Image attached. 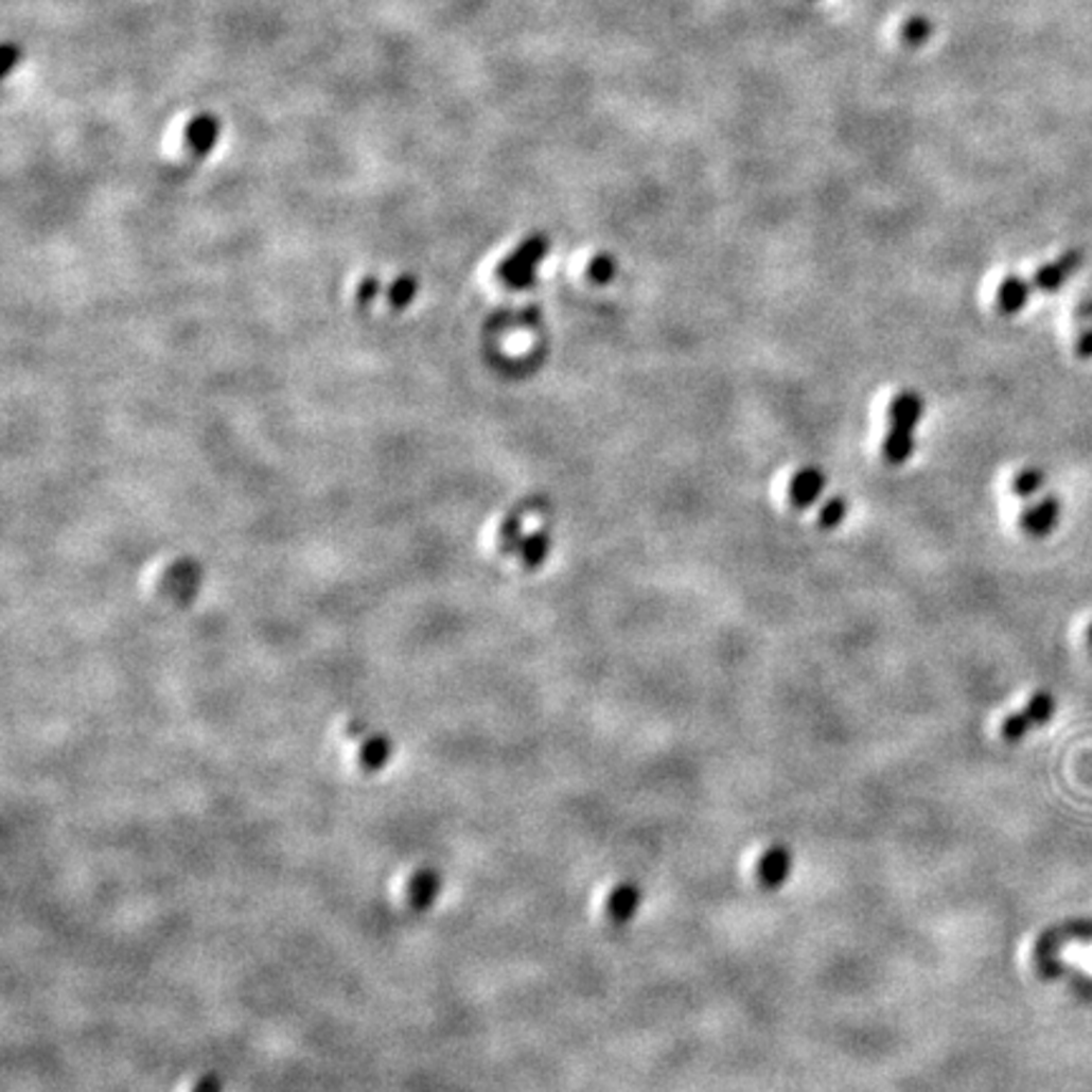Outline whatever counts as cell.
<instances>
[{
    "mask_svg": "<svg viewBox=\"0 0 1092 1092\" xmlns=\"http://www.w3.org/2000/svg\"><path fill=\"white\" fill-rule=\"evenodd\" d=\"M546 251H549V239H544V235L536 233L524 239L518 243L516 251L501 263V268H498V276H501L504 284L511 288L531 286L539 261L544 259Z\"/></svg>",
    "mask_w": 1092,
    "mask_h": 1092,
    "instance_id": "cell-1",
    "label": "cell"
},
{
    "mask_svg": "<svg viewBox=\"0 0 1092 1092\" xmlns=\"http://www.w3.org/2000/svg\"><path fill=\"white\" fill-rule=\"evenodd\" d=\"M1052 716H1055V695H1050L1047 690H1037V693L1024 703L1022 710L1006 716L1002 723V736L1006 741H1019L1024 734H1029L1032 728L1047 723Z\"/></svg>",
    "mask_w": 1092,
    "mask_h": 1092,
    "instance_id": "cell-2",
    "label": "cell"
},
{
    "mask_svg": "<svg viewBox=\"0 0 1092 1092\" xmlns=\"http://www.w3.org/2000/svg\"><path fill=\"white\" fill-rule=\"evenodd\" d=\"M1060 516H1062L1060 498H1057V496H1044L1042 501H1035V504L1027 506V509L1022 511V518H1019V524H1022V531L1027 536L1042 539V536H1050L1052 531L1057 529V524H1060Z\"/></svg>",
    "mask_w": 1092,
    "mask_h": 1092,
    "instance_id": "cell-3",
    "label": "cell"
},
{
    "mask_svg": "<svg viewBox=\"0 0 1092 1092\" xmlns=\"http://www.w3.org/2000/svg\"><path fill=\"white\" fill-rule=\"evenodd\" d=\"M1080 266H1082L1080 251H1064L1060 259L1039 266L1035 279H1032V284H1035V288H1039V292L1055 294V292H1060L1070 276H1075L1077 271H1080Z\"/></svg>",
    "mask_w": 1092,
    "mask_h": 1092,
    "instance_id": "cell-4",
    "label": "cell"
},
{
    "mask_svg": "<svg viewBox=\"0 0 1092 1092\" xmlns=\"http://www.w3.org/2000/svg\"><path fill=\"white\" fill-rule=\"evenodd\" d=\"M789 875H792V852L785 845L767 847L756 863V883L764 891H776L787 883Z\"/></svg>",
    "mask_w": 1092,
    "mask_h": 1092,
    "instance_id": "cell-5",
    "label": "cell"
},
{
    "mask_svg": "<svg viewBox=\"0 0 1092 1092\" xmlns=\"http://www.w3.org/2000/svg\"><path fill=\"white\" fill-rule=\"evenodd\" d=\"M825 473L814 469V465H807V469L794 473L792 481H789V504L797 511H805L809 506H814V501L822 496V491H825Z\"/></svg>",
    "mask_w": 1092,
    "mask_h": 1092,
    "instance_id": "cell-6",
    "label": "cell"
},
{
    "mask_svg": "<svg viewBox=\"0 0 1092 1092\" xmlns=\"http://www.w3.org/2000/svg\"><path fill=\"white\" fill-rule=\"evenodd\" d=\"M1032 292H1035V284L1024 276H1006L997 292V309L1004 314V317H1015V314L1022 312L1024 306L1029 304Z\"/></svg>",
    "mask_w": 1092,
    "mask_h": 1092,
    "instance_id": "cell-7",
    "label": "cell"
},
{
    "mask_svg": "<svg viewBox=\"0 0 1092 1092\" xmlns=\"http://www.w3.org/2000/svg\"><path fill=\"white\" fill-rule=\"evenodd\" d=\"M926 403L918 392L905 390L898 392L896 398L891 400V407H887V423L891 427H903V430H916V425L923 418Z\"/></svg>",
    "mask_w": 1092,
    "mask_h": 1092,
    "instance_id": "cell-8",
    "label": "cell"
},
{
    "mask_svg": "<svg viewBox=\"0 0 1092 1092\" xmlns=\"http://www.w3.org/2000/svg\"><path fill=\"white\" fill-rule=\"evenodd\" d=\"M637 905H640V887L635 883H620L610 893V898L604 900V913H607L612 923L620 926L633 920Z\"/></svg>",
    "mask_w": 1092,
    "mask_h": 1092,
    "instance_id": "cell-9",
    "label": "cell"
},
{
    "mask_svg": "<svg viewBox=\"0 0 1092 1092\" xmlns=\"http://www.w3.org/2000/svg\"><path fill=\"white\" fill-rule=\"evenodd\" d=\"M916 430H903V427H891L883 438V460L891 465H903L916 451Z\"/></svg>",
    "mask_w": 1092,
    "mask_h": 1092,
    "instance_id": "cell-10",
    "label": "cell"
},
{
    "mask_svg": "<svg viewBox=\"0 0 1092 1092\" xmlns=\"http://www.w3.org/2000/svg\"><path fill=\"white\" fill-rule=\"evenodd\" d=\"M215 135H218V124H215L213 117H197L188 129V142L193 144L195 153L206 155L213 147Z\"/></svg>",
    "mask_w": 1092,
    "mask_h": 1092,
    "instance_id": "cell-11",
    "label": "cell"
},
{
    "mask_svg": "<svg viewBox=\"0 0 1092 1092\" xmlns=\"http://www.w3.org/2000/svg\"><path fill=\"white\" fill-rule=\"evenodd\" d=\"M549 546H551V539H549V534H544V531H536V534L526 536L522 546H518V549H522V559H524L526 567L536 569L539 564L549 557Z\"/></svg>",
    "mask_w": 1092,
    "mask_h": 1092,
    "instance_id": "cell-12",
    "label": "cell"
},
{
    "mask_svg": "<svg viewBox=\"0 0 1092 1092\" xmlns=\"http://www.w3.org/2000/svg\"><path fill=\"white\" fill-rule=\"evenodd\" d=\"M1042 486H1044V471L1032 465V469H1022L1017 473L1015 481H1011V491H1015L1019 498H1032L1042 491Z\"/></svg>",
    "mask_w": 1092,
    "mask_h": 1092,
    "instance_id": "cell-13",
    "label": "cell"
},
{
    "mask_svg": "<svg viewBox=\"0 0 1092 1092\" xmlns=\"http://www.w3.org/2000/svg\"><path fill=\"white\" fill-rule=\"evenodd\" d=\"M847 511H850V506H847L845 498L832 496V498H827L825 506L820 509L817 522L822 529H838V526L847 518Z\"/></svg>",
    "mask_w": 1092,
    "mask_h": 1092,
    "instance_id": "cell-14",
    "label": "cell"
},
{
    "mask_svg": "<svg viewBox=\"0 0 1092 1092\" xmlns=\"http://www.w3.org/2000/svg\"><path fill=\"white\" fill-rule=\"evenodd\" d=\"M615 274H617V261H615V256H610V253H600V256H595V259L589 261L587 276H589L592 281H595V284H600V286L610 284V281L615 279Z\"/></svg>",
    "mask_w": 1092,
    "mask_h": 1092,
    "instance_id": "cell-15",
    "label": "cell"
},
{
    "mask_svg": "<svg viewBox=\"0 0 1092 1092\" xmlns=\"http://www.w3.org/2000/svg\"><path fill=\"white\" fill-rule=\"evenodd\" d=\"M1077 354H1080L1082 359H1090L1092 357V329H1085V332L1077 337Z\"/></svg>",
    "mask_w": 1092,
    "mask_h": 1092,
    "instance_id": "cell-16",
    "label": "cell"
},
{
    "mask_svg": "<svg viewBox=\"0 0 1092 1092\" xmlns=\"http://www.w3.org/2000/svg\"><path fill=\"white\" fill-rule=\"evenodd\" d=\"M1085 640H1088V648H1090V653H1092V622L1088 624V630H1085Z\"/></svg>",
    "mask_w": 1092,
    "mask_h": 1092,
    "instance_id": "cell-17",
    "label": "cell"
}]
</instances>
